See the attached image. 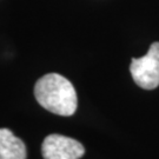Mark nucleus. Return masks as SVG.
<instances>
[{
  "instance_id": "2",
  "label": "nucleus",
  "mask_w": 159,
  "mask_h": 159,
  "mask_svg": "<svg viewBox=\"0 0 159 159\" xmlns=\"http://www.w3.org/2000/svg\"><path fill=\"white\" fill-rule=\"evenodd\" d=\"M130 72L137 85L144 90L159 86V43H153L142 58H132Z\"/></svg>"
},
{
  "instance_id": "4",
  "label": "nucleus",
  "mask_w": 159,
  "mask_h": 159,
  "mask_svg": "<svg viewBox=\"0 0 159 159\" xmlns=\"http://www.w3.org/2000/svg\"><path fill=\"white\" fill-rule=\"evenodd\" d=\"M0 159H26V146L8 129H0Z\"/></svg>"
},
{
  "instance_id": "1",
  "label": "nucleus",
  "mask_w": 159,
  "mask_h": 159,
  "mask_svg": "<svg viewBox=\"0 0 159 159\" xmlns=\"http://www.w3.org/2000/svg\"><path fill=\"white\" fill-rule=\"evenodd\" d=\"M34 97L45 110L64 117L72 116L78 106L72 83L58 73L43 75L35 83Z\"/></svg>"
},
{
  "instance_id": "3",
  "label": "nucleus",
  "mask_w": 159,
  "mask_h": 159,
  "mask_svg": "<svg viewBox=\"0 0 159 159\" xmlns=\"http://www.w3.org/2000/svg\"><path fill=\"white\" fill-rule=\"evenodd\" d=\"M84 153L85 148L78 140L57 133L46 137L41 145L44 159H80Z\"/></svg>"
}]
</instances>
